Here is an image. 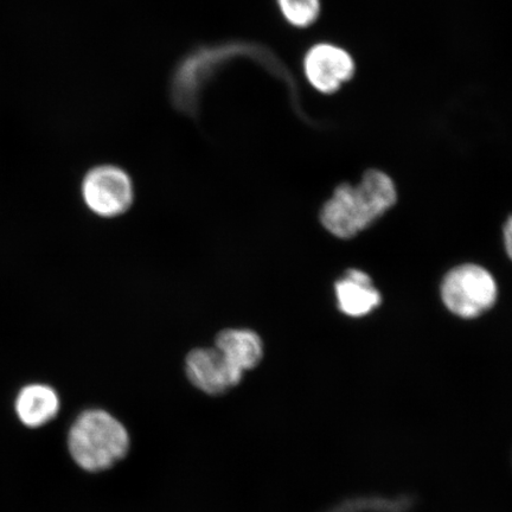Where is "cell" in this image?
<instances>
[{"mask_svg": "<svg viewBox=\"0 0 512 512\" xmlns=\"http://www.w3.org/2000/svg\"><path fill=\"white\" fill-rule=\"evenodd\" d=\"M356 69V61L350 51L330 42L313 44L303 59L306 81L323 95L341 91L355 78Z\"/></svg>", "mask_w": 512, "mask_h": 512, "instance_id": "5", "label": "cell"}, {"mask_svg": "<svg viewBox=\"0 0 512 512\" xmlns=\"http://www.w3.org/2000/svg\"><path fill=\"white\" fill-rule=\"evenodd\" d=\"M215 348L219 349L242 373L259 366L265 351L264 342L260 336L248 329L221 331L216 337Z\"/></svg>", "mask_w": 512, "mask_h": 512, "instance_id": "9", "label": "cell"}, {"mask_svg": "<svg viewBox=\"0 0 512 512\" xmlns=\"http://www.w3.org/2000/svg\"><path fill=\"white\" fill-rule=\"evenodd\" d=\"M68 448L74 462L88 472L110 469L130 450V435L123 424L102 409H88L73 422Z\"/></svg>", "mask_w": 512, "mask_h": 512, "instance_id": "2", "label": "cell"}, {"mask_svg": "<svg viewBox=\"0 0 512 512\" xmlns=\"http://www.w3.org/2000/svg\"><path fill=\"white\" fill-rule=\"evenodd\" d=\"M504 242L505 248H507V253L512 260V216L504 226Z\"/></svg>", "mask_w": 512, "mask_h": 512, "instance_id": "11", "label": "cell"}, {"mask_svg": "<svg viewBox=\"0 0 512 512\" xmlns=\"http://www.w3.org/2000/svg\"><path fill=\"white\" fill-rule=\"evenodd\" d=\"M395 184L379 170H369L360 184H342L324 204L320 221L339 239L354 238L394 206Z\"/></svg>", "mask_w": 512, "mask_h": 512, "instance_id": "1", "label": "cell"}, {"mask_svg": "<svg viewBox=\"0 0 512 512\" xmlns=\"http://www.w3.org/2000/svg\"><path fill=\"white\" fill-rule=\"evenodd\" d=\"M281 16L296 29H309L322 15V0H277Z\"/></svg>", "mask_w": 512, "mask_h": 512, "instance_id": "10", "label": "cell"}, {"mask_svg": "<svg viewBox=\"0 0 512 512\" xmlns=\"http://www.w3.org/2000/svg\"><path fill=\"white\" fill-rule=\"evenodd\" d=\"M15 409L23 425L31 428L42 427L59 413L60 398L47 384H29L19 392Z\"/></svg>", "mask_w": 512, "mask_h": 512, "instance_id": "8", "label": "cell"}, {"mask_svg": "<svg viewBox=\"0 0 512 512\" xmlns=\"http://www.w3.org/2000/svg\"><path fill=\"white\" fill-rule=\"evenodd\" d=\"M82 198L95 215L113 219L132 207L134 188L130 175L119 166L99 165L82 181Z\"/></svg>", "mask_w": 512, "mask_h": 512, "instance_id": "4", "label": "cell"}, {"mask_svg": "<svg viewBox=\"0 0 512 512\" xmlns=\"http://www.w3.org/2000/svg\"><path fill=\"white\" fill-rule=\"evenodd\" d=\"M185 373L197 389L209 395L227 393L241 382L243 373L217 348H198L189 352Z\"/></svg>", "mask_w": 512, "mask_h": 512, "instance_id": "6", "label": "cell"}, {"mask_svg": "<svg viewBox=\"0 0 512 512\" xmlns=\"http://www.w3.org/2000/svg\"><path fill=\"white\" fill-rule=\"evenodd\" d=\"M339 310L350 317L368 315L381 304V294L367 273L349 270L335 285Z\"/></svg>", "mask_w": 512, "mask_h": 512, "instance_id": "7", "label": "cell"}, {"mask_svg": "<svg viewBox=\"0 0 512 512\" xmlns=\"http://www.w3.org/2000/svg\"><path fill=\"white\" fill-rule=\"evenodd\" d=\"M441 297L454 315L476 318L496 303V281L483 267L459 266L446 275L441 286Z\"/></svg>", "mask_w": 512, "mask_h": 512, "instance_id": "3", "label": "cell"}]
</instances>
